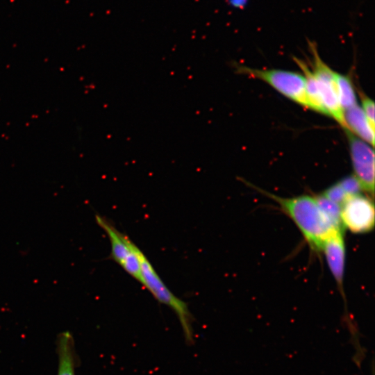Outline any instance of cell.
Wrapping results in <instances>:
<instances>
[{
    "mask_svg": "<svg viewBox=\"0 0 375 375\" xmlns=\"http://www.w3.org/2000/svg\"><path fill=\"white\" fill-rule=\"evenodd\" d=\"M336 85L339 101L344 110L357 105L353 83L347 76L337 72Z\"/></svg>",
    "mask_w": 375,
    "mask_h": 375,
    "instance_id": "8fae6325",
    "label": "cell"
},
{
    "mask_svg": "<svg viewBox=\"0 0 375 375\" xmlns=\"http://www.w3.org/2000/svg\"><path fill=\"white\" fill-rule=\"evenodd\" d=\"M322 194L328 200L340 205V206L349 197L344 192L338 183L328 188Z\"/></svg>",
    "mask_w": 375,
    "mask_h": 375,
    "instance_id": "5bb4252c",
    "label": "cell"
},
{
    "mask_svg": "<svg viewBox=\"0 0 375 375\" xmlns=\"http://www.w3.org/2000/svg\"><path fill=\"white\" fill-rule=\"evenodd\" d=\"M343 227L356 233L372 231L374 226V206L371 197L361 194L349 196L341 206Z\"/></svg>",
    "mask_w": 375,
    "mask_h": 375,
    "instance_id": "52a82bcc",
    "label": "cell"
},
{
    "mask_svg": "<svg viewBox=\"0 0 375 375\" xmlns=\"http://www.w3.org/2000/svg\"><path fill=\"white\" fill-rule=\"evenodd\" d=\"M56 351L58 360L57 375H76L77 355L74 340L69 331L61 332L58 335Z\"/></svg>",
    "mask_w": 375,
    "mask_h": 375,
    "instance_id": "9c48e42d",
    "label": "cell"
},
{
    "mask_svg": "<svg viewBox=\"0 0 375 375\" xmlns=\"http://www.w3.org/2000/svg\"><path fill=\"white\" fill-rule=\"evenodd\" d=\"M312 55L311 71L315 78L319 97L327 116L335 119L343 128L347 129L344 110L340 106L336 85V72L331 69L319 56L314 42H309Z\"/></svg>",
    "mask_w": 375,
    "mask_h": 375,
    "instance_id": "5b68a950",
    "label": "cell"
},
{
    "mask_svg": "<svg viewBox=\"0 0 375 375\" xmlns=\"http://www.w3.org/2000/svg\"><path fill=\"white\" fill-rule=\"evenodd\" d=\"M296 224L309 246L321 251L323 242L333 232L344 229L334 224L322 211L315 196L302 194L281 197L265 192Z\"/></svg>",
    "mask_w": 375,
    "mask_h": 375,
    "instance_id": "6da1fadb",
    "label": "cell"
},
{
    "mask_svg": "<svg viewBox=\"0 0 375 375\" xmlns=\"http://www.w3.org/2000/svg\"><path fill=\"white\" fill-rule=\"evenodd\" d=\"M228 3L234 8H242L248 2V0H227Z\"/></svg>",
    "mask_w": 375,
    "mask_h": 375,
    "instance_id": "2e32d148",
    "label": "cell"
},
{
    "mask_svg": "<svg viewBox=\"0 0 375 375\" xmlns=\"http://www.w3.org/2000/svg\"><path fill=\"white\" fill-rule=\"evenodd\" d=\"M98 226L106 233L110 243V258L140 283L141 258L144 253L107 218L95 215Z\"/></svg>",
    "mask_w": 375,
    "mask_h": 375,
    "instance_id": "277c9868",
    "label": "cell"
},
{
    "mask_svg": "<svg viewBox=\"0 0 375 375\" xmlns=\"http://www.w3.org/2000/svg\"><path fill=\"white\" fill-rule=\"evenodd\" d=\"M349 145L354 174L362 190L368 197L374 194V151L372 147L356 137L349 130H344Z\"/></svg>",
    "mask_w": 375,
    "mask_h": 375,
    "instance_id": "8992f818",
    "label": "cell"
},
{
    "mask_svg": "<svg viewBox=\"0 0 375 375\" xmlns=\"http://www.w3.org/2000/svg\"><path fill=\"white\" fill-rule=\"evenodd\" d=\"M317 203L326 215L336 225L342 226L340 219L341 206L322 194L315 196Z\"/></svg>",
    "mask_w": 375,
    "mask_h": 375,
    "instance_id": "7c38bea8",
    "label": "cell"
},
{
    "mask_svg": "<svg viewBox=\"0 0 375 375\" xmlns=\"http://www.w3.org/2000/svg\"><path fill=\"white\" fill-rule=\"evenodd\" d=\"M347 129L358 138L374 147V128L371 125L360 106L356 105L344 110Z\"/></svg>",
    "mask_w": 375,
    "mask_h": 375,
    "instance_id": "30bf717a",
    "label": "cell"
},
{
    "mask_svg": "<svg viewBox=\"0 0 375 375\" xmlns=\"http://www.w3.org/2000/svg\"><path fill=\"white\" fill-rule=\"evenodd\" d=\"M140 284L144 286L159 303L169 307L176 313L185 340L191 344L194 340L193 318L187 303L174 295L167 287L144 253L141 258Z\"/></svg>",
    "mask_w": 375,
    "mask_h": 375,
    "instance_id": "7a4b0ae2",
    "label": "cell"
},
{
    "mask_svg": "<svg viewBox=\"0 0 375 375\" xmlns=\"http://www.w3.org/2000/svg\"><path fill=\"white\" fill-rule=\"evenodd\" d=\"M338 184L348 196L360 194V192L363 191L360 182L353 174L343 178Z\"/></svg>",
    "mask_w": 375,
    "mask_h": 375,
    "instance_id": "4fadbf2b",
    "label": "cell"
},
{
    "mask_svg": "<svg viewBox=\"0 0 375 375\" xmlns=\"http://www.w3.org/2000/svg\"><path fill=\"white\" fill-rule=\"evenodd\" d=\"M362 110L369 120L371 125L374 128V103L369 97L365 94H360Z\"/></svg>",
    "mask_w": 375,
    "mask_h": 375,
    "instance_id": "9a60e30c",
    "label": "cell"
},
{
    "mask_svg": "<svg viewBox=\"0 0 375 375\" xmlns=\"http://www.w3.org/2000/svg\"><path fill=\"white\" fill-rule=\"evenodd\" d=\"M344 229H338L328 235L323 242L324 251L328 268L338 288L342 290L345 265Z\"/></svg>",
    "mask_w": 375,
    "mask_h": 375,
    "instance_id": "ba28073f",
    "label": "cell"
},
{
    "mask_svg": "<svg viewBox=\"0 0 375 375\" xmlns=\"http://www.w3.org/2000/svg\"><path fill=\"white\" fill-rule=\"evenodd\" d=\"M237 73L261 80L276 91L309 109L303 75L283 69H256L244 65H235Z\"/></svg>",
    "mask_w": 375,
    "mask_h": 375,
    "instance_id": "3957f363",
    "label": "cell"
}]
</instances>
